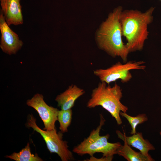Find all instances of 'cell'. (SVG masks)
<instances>
[{
	"label": "cell",
	"instance_id": "5b68a950",
	"mask_svg": "<svg viewBox=\"0 0 161 161\" xmlns=\"http://www.w3.org/2000/svg\"><path fill=\"white\" fill-rule=\"evenodd\" d=\"M36 122V119L32 114H29L27 126L41 135L50 152L57 154L62 161L74 160L72 153L68 149V142L63 140V133L61 131L57 133L56 128L50 130L42 129L37 125Z\"/></svg>",
	"mask_w": 161,
	"mask_h": 161
},
{
	"label": "cell",
	"instance_id": "5bb4252c",
	"mask_svg": "<svg viewBox=\"0 0 161 161\" xmlns=\"http://www.w3.org/2000/svg\"><path fill=\"white\" fill-rule=\"evenodd\" d=\"M72 114L71 109L59 110L58 120L60 124L59 129L62 133H65L68 131V128L71 123Z\"/></svg>",
	"mask_w": 161,
	"mask_h": 161
},
{
	"label": "cell",
	"instance_id": "3957f363",
	"mask_svg": "<svg viewBox=\"0 0 161 161\" xmlns=\"http://www.w3.org/2000/svg\"><path fill=\"white\" fill-rule=\"evenodd\" d=\"M122 97V90L119 85L115 83L111 86L100 81L97 86L92 90L91 98L87 102L86 106L89 108L102 106L114 118L117 125H120L122 122L120 112H126L128 109L120 101Z\"/></svg>",
	"mask_w": 161,
	"mask_h": 161
},
{
	"label": "cell",
	"instance_id": "6da1fadb",
	"mask_svg": "<svg viewBox=\"0 0 161 161\" xmlns=\"http://www.w3.org/2000/svg\"><path fill=\"white\" fill-rule=\"evenodd\" d=\"M122 9L119 6L109 14L97 30L95 40L99 49L113 58L120 57L125 63L129 52L122 39L120 16Z\"/></svg>",
	"mask_w": 161,
	"mask_h": 161
},
{
	"label": "cell",
	"instance_id": "8fae6325",
	"mask_svg": "<svg viewBox=\"0 0 161 161\" xmlns=\"http://www.w3.org/2000/svg\"><path fill=\"white\" fill-rule=\"evenodd\" d=\"M116 133L119 139L125 140L130 146L138 149L145 156H151L148 154V151L155 149V147L148 140L144 138L141 132L137 133L130 136H126L125 132L122 133L119 130H117Z\"/></svg>",
	"mask_w": 161,
	"mask_h": 161
},
{
	"label": "cell",
	"instance_id": "e0dca14e",
	"mask_svg": "<svg viewBox=\"0 0 161 161\" xmlns=\"http://www.w3.org/2000/svg\"><path fill=\"white\" fill-rule=\"evenodd\" d=\"M160 134L161 137V130L160 132Z\"/></svg>",
	"mask_w": 161,
	"mask_h": 161
},
{
	"label": "cell",
	"instance_id": "2e32d148",
	"mask_svg": "<svg viewBox=\"0 0 161 161\" xmlns=\"http://www.w3.org/2000/svg\"><path fill=\"white\" fill-rule=\"evenodd\" d=\"M113 158L103 156L100 158H96L93 156H91L89 159H87L84 160L85 161H111L112 160Z\"/></svg>",
	"mask_w": 161,
	"mask_h": 161
},
{
	"label": "cell",
	"instance_id": "7a4b0ae2",
	"mask_svg": "<svg viewBox=\"0 0 161 161\" xmlns=\"http://www.w3.org/2000/svg\"><path fill=\"white\" fill-rule=\"evenodd\" d=\"M154 8L144 13L137 10H125L120 16L123 35L127 41L126 46L129 52L142 50L148 38V26L153 20Z\"/></svg>",
	"mask_w": 161,
	"mask_h": 161
},
{
	"label": "cell",
	"instance_id": "9a60e30c",
	"mask_svg": "<svg viewBox=\"0 0 161 161\" xmlns=\"http://www.w3.org/2000/svg\"><path fill=\"white\" fill-rule=\"evenodd\" d=\"M120 115L125 118L131 126V134H134L137 133L136 127L139 124L143 123L148 120V117L145 114H140L135 117L128 114L126 112H121Z\"/></svg>",
	"mask_w": 161,
	"mask_h": 161
},
{
	"label": "cell",
	"instance_id": "ac0fdd59",
	"mask_svg": "<svg viewBox=\"0 0 161 161\" xmlns=\"http://www.w3.org/2000/svg\"><path fill=\"white\" fill-rule=\"evenodd\" d=\"M160 0L161 1V0Z\"/></svg>",
	"mask_w": 161,
	"mask_h": 161
},
{
	"label": "cell",
	"instance_id": "4fadbf2b",
	"mask_svg": "<svg viewBox=\"0 0 161 161\" xmlns=\"http://www.w3.org/2000/svg\"><path fill=\"white\" fill-rule=\"evenodd\" d=\"M6 158L16 161H42L37 153L32 154L31 152L30 144L28 143L25 148L18 153L14 152L10 155H6Z\"/></svg>",
	"mask_w": 161,
	"mask_h": 161
},
{
	"label": "cell",
	"instance_id": "ba28073f",
	"mask_svg": "<svg viewBox=\"0 0 161 161\" xmlns=\"http://www.w3.org/2000/svg\"><path fill=\"white\" fill-rule=\"evenodd\" d=\"M0 47L2 51L9 55L15 54L22 47L23 43L18 35L7 24L1 12L0 13Z\"/></svg>",
	"mask_w": 161,
	"mask_h": 161
},
{
	"label": "cell",
	"instance_id": "277c9868",
	"mask_svg": "<svg viewBox=\"0 0 161 161\" xmlns=\"http://www.w3.org/2000/svg\"><path fill=\"white\" fill-rule=\"evenodd\" d=\"M99 124L94 129L89 136L80 144L74 148L72 151L80 156L88 154L93 156L96 153H103V156L113 158L117 154V150L121 145L119 142L110 143L108 142L109 135L100 136V132L105 120L102 114H100Z\"/></svg>",
	"mask_w": 161,
	"mask_h": 161
},
{
	"label": "cell",
	"instance_id": "8992f818",
	"mask_svg": "<svg viewBox=\"0 0 161 161\" xmlns=\"http://www.w3.org/2000/svg\"><path fill=\"white\" fill-rule=\"evenodd\" d=\"M143 61H130L123 64L118 61L106 69H99L93 71L94 74L100 81L108 84L120 79L123 83L129 81L132 76L130 71L144 70L146 66Z\"/></svg>",
	"mask_w": 161,
	"mask_h": 161
},
{
	"label": "cell",
	"instance_id": "52a82bcc",
	"mask_svg": "<svg viewBox=\"0 0 161 161\" xmlns=\"http://www.w3.org/2000/svg\"><path fill=\"white\" fill-rule=\"evenodd\" d=\"M27 104L34 108L38 113L42 120L44 129L50 130L55 128V123L58 120L59 110L48 106L44 100L42 95L37 93L32 98L28 100Z\"/></svg>",
	"mask_w": 161,
	"mask_h": 161
},
{
	"label": "cell",
	"instance_id": "30bf717a",
	"mask_svg": "<svg viewBox=\"0 0 161 161\" xmlns=\"http://www.w3.org/2000/svg\"><path fill=\"white\" fill-rule=\"evenodd\" d=\"M85 93L83 89L72 84L64 92L58 95L55 100L61 109H69L74 106L76 100Z\"/></svg>",
	"mask_w": 161,
	"mask_h": 161
},
{
	"label": "cell",
	"instance_id": "9c48e42d",
	"mask_svg": "<svg viewBox=\"0 0 161 161\" xmlns=\"http://www.w3.org/2000/svg\"><path fill=\"white\" fill-rule=\"evenodd\" d=\"M21 0H0L1 10L7 24L18 25L23 24Z\"/></svg>",
	"mask_w": 161,
	"mask_h": 161
},
{
	"label": "cell",
	"instance_id": "7c38bea8",
	"mask_svg": "<svg viewBox=\"0 0 161 161\" xmlns=\"http://www.w3.org/2000/svg\"><path fill=\"white\" fill-rule=\"evenodd\" d=\"M123 145H121L117 150V154L123 157L128 161H153L151 156L147 157L140 152L133 150L125 140Z\"/></svg>",
	"mask_w": 161,
	"mask_h": 161
}]
</instances>
